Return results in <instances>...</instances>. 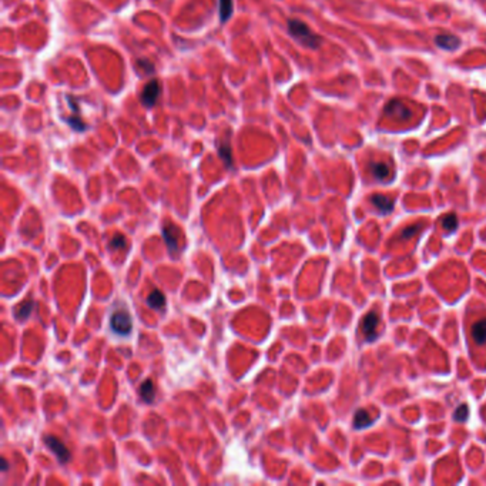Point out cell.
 <instances>
[{"label":"cell","mask_w":486,"mask_h":486,"mask_svg":"<svg viewBox=\"0 0 486 486\" xmlns=\"http://www.w3.org/2000/svg\"><path fill=\"white\" fill-rule=\"evenodd\" d=\"M288 33L291 35L293 39H295L299 44L308 49H317L321 44V37L315 35L304 21L298 19H291L288 20Z\"/></svg>","instance_id":"cell-1"},{"label":"cell","mask_w":486,"mask_h":486,"mask_svg":"<svg viewBox=\"0 0 486 486\" xmlns=\"http://www.w3.org/2000/svg\"><path fill=\"white\" fill-rule=\"evenodd\" d=\"M111 330L119 335H127L133 330V319L126 311H116L110 318Z\"/></svg>","instance_id":"cell-2"},{"label":"cell","mask_w":486,"mask_h":486,"mask_svg":"<svg viewBox=\"0 0 486 486\" xmlns=\"http://www.w3.org/2000/svg\"><path fill=\"white\" fill-rule=\"evenodd\" d=\"M380 317L375 312H368L361 321V332L368 341H374L378 334Z\"/></svg>","instance_id":"cell-3"},{"label":"cell","mask_w":486,"mask_h":486,"mask_svg":"<svg viewBox=\"0 0 486 486\" xmlns=\"http://www.w3.org/2000/svg\"><path fill=\"white\" fill-rule=\"evenodd\" d=\"M160 90H161V86H160V83L157 80H150L147 85L144 86V88L141 91V96H140V100H141L143 106H154L156 102L160 97Z\"/></svg>","instance_id":"cell-4"},{"label":"cell","mask_w":486,"mask_h":486,"mask_svg":"<svg viewBox=\"0 0 486 486\" xmlns=\"http://www.w3.org/2000/svg\"><path fill=\"white\" fill-rule=\"evenodd\" d=\"M44 444L47 445L49 449L57 456V459H59L60 464H64V462H67V461L70 459V452H69V449L64 446V444L59 439V438L49 435V436L44 438Z\"/></svg>","instance_id":"cell-5"},{"label":"cell","mask_w":486,"mask_h":486,"mask_svg":"<svg viewBox=\"0 0 486 486\" xmlns=\"http://www.w3.org/2000/svg\"><path fill=\"white\" fill-rule=\"evenodd\" d=\"M385 113L388 116H392V117H397V119H401V120L409 119L412 116V111L409 110V107L406 106L403 102H401V100L391 102L386 106V108H385Z\"/></svg>","instance_id":"cell-6"},{"label":"cell","mask_w":486,"mask_h":486,"mask_svg":"<svg viewBox=\"0 0 486 486\" xmlns=\"http://www.w3.org/2000/svg\"><path fill=\"white\" fill-rule=\"evenodd\" d=\"M470 335H472V341L482 347L486 344V317L479 318L472 324L470 328Z\"/></svg>","instance_id":"cell-7"},{"label":"cell","mask_w":486,"mask_h":486,"mask_svg":"<svg viewBox=\"0 0 486 486\" xmlns=\"http://www.w3.org/2000/svg\"><path fill=\"white\" fill-rule=\"evenodd\" d=\"M369 171H371L372 177L377 178V180H380V181L386 180V178L391 177V167L386 163H383V161H374V163H371Z\"/></svg>","instance_id":"cell-8"},{"label":"cell","mask_w":486,"mask_h":486,"mask_svg":"<svg viewBox=\"0 0 486 486\" xmlns=\"http://www.w3.org/2000/svg\"><path fill=\"white\" fill-rule=\"evenodd\" d=\"M371 203H372L374 207H377L381 212H385V214H388V212H391L394 210V201L389 197L382 195V194L372 195L371 197Z\"/></svg>","instance_id":"cell-9"},{"label":"cell","mask_w":486,"mask_h":486,"mask_svg":"<svg viewBox=\"0 0 486 486\" xmlns=\"http://www.w3.org/2000/svg\"><path fill=\"white\" fill-rule=\"evenodd\" d=\"M435 43L444 50H455V49L459 47L461 40L453 35H438L436 39H435Z\"/></svg>","instance_id":"cell-10"},{"label":"cell","mask_w":486,"mask_h":486,"mask_svg":"<svg viewBox=\"0 0 486 486\" xmlns=\"http://www.w3.org/2000/svg\"><path fill=\"white\" fill-rule=\"evenodd\" d=\"M163 235H164V240L167 241L169 247L171 250H175L178 247V235H180V231L177 227L174 226H169L163 230Z\"/></svg>","instance_id":"cell-11"},{"label":"cell","mask_w":486,"mask_h":486,"mask_svg":"<svg viewBox=\"0 0 486 486\" xmlns=\"http://www.w3.org/2000/svg\"><path fill=\"white\" fill-rule=\"evenodd\" d=\"M147 304L148 307H151L153 310L164 308V305H166V295H164L161 291L154 290V291L150 293V295L147 296Z\"/></svg>","instance_id":"cell-12"},{"label":"cell","mask_w":486,"mask_h":486,"mask_svg":"<svg viewBox=\"0 0 486 486\" xmlns=\"http://www.w3.org/2000/svg\"><path fill=\"white\" fill-rule=\"evenodd\" d=\"M234 10V0H220L218 3V13H220V20L221 23L227 21Z\"/></svg>","instance_id":"cell-13"},{"label":"cell","mask_w":486,"mask_h":486,"mask_svg":"<svg viewBox=\"0 0 486 486\" xmlns=\"http://www.w3.org/2000/svg\"><path fill=\"white\" fill-rule=\"evenodd\" d=\"M217 150H218V156L224 160V163L231 167L233 164V156H231V147H230V143L228 141H220L218 146H217Z\"/></svg>","instance_id":"cell-14"},{"label":"cell","mask_w":486,"mask_h":486,"mask_svg":"<svg viewBox=\"0 0 486 486\" xmlns=\"http://www.w3.org/2000/svg\"><path fill=\"white\" fill-rule=\"evenodd\" d=\"M140 395H141V398H143L146 402L154 401V397H156V388H154V385H153L151 381L147 380L141 383V386H140Z\"/></svg>","instance_id":"cell-15"},{"label":"cell","mask_w":486,"mask_h":486,"mask_svg":"<svg viewBox=\"0 0 486 486\" xmlns=\"http://www.w3.org/2000/svg\"><path fill=\"white\" fill-rule=\"evenodd\" d=\"M371 422H372L371 415H369L365 409H360V411L355 414V418H354V426H355V428H358V429L366 428Z\"/></svg>","instance_id":"cell-16"},{"label":"cell","mask_w":486,"mask_h":486,"mask_svg":"<svg viewBox=\"0 0 486 486\" xmlns=\"http://www.w3.org/2000/svg\"><path fill=\"white\" fill-rule=\"evenodd\" d=\"M442 226H444V228L446 231L453 233V231L458 228V217H456L453 212L445 215L444 218H442Z\"/></svg>","instance_id":"cell-17"},{"label":"cell","mask_w":486,"mask_h":486,"mask_svg":"<svg viewBox=\"0 0 486 486\" xmlns=\"http://www.w3.org/2000/svg\"><path fill=\"white\" fill-rule=\"evenodd\" d=\"M66 122H67V124L71 127L74 131H86L87 127H88L87 126V123H85V122L82 120L80 116H70Z\"/></svg>","instance_id":"cell-18"},{"label":"cell","mask_w":486,"mask_h":486,"mask_svg":"<svg viewBox=\"0 0 486 486\" xmlns=\"http://www.w3.org/2000/svg\"><path fill=\"white\" fill-rule=\"evenodd\" d=\"M468 417H469L468 405H461V406L455 411V414H453V418H455V421H458V422H465L466 419H468Z\"/></svg>","instance_id":"cell-19"},{"label":"cell","mask_w":486,"mask_h":486,"mask_svg":"<svg viewBox=\"0 0 486 486\" xmlns=\"http://www.w3.org/2000/svg\"><path fill=\"white\" fill-rule=\"evenodd\" d=\"M32 310H33V302H30V301H29V302H24V304H21L20 308H19V311H17V318H19V319L27 318L29 315H30Z\"/></svg>","instance_id":"cell-20"},{"label":"cell","mask_w":486,"mask_h":486,"mask_svg":"<svg viewBox=\"0 0 486 486\" xmlns=\"http://www.w3.org/2000/svg\"><path fill=\"white\" fill-rule=\"evenodd\" d=\"M422 227L421 226H409V227H406L403 231H402L401 234H399V240H405V238H411L412 235H415V234L418 233L419 230H421Z\"/></svg>","instance_id":"cell-21"},{"label":"cell","mask_w":486,"mask_h":486,"mask_svg":"<svg viewBox=\"0 0 486 486\" xmlns=\"http://www.w3.org/2000/svg\"><path fill=\"white\" fill-rule=\"evenodd\" d=\"M110 247H111V248H117V250L124 248V247H126V238H124L123 235H116V237L110 241Z\"/></svg>","instance_id":"cell-22"},{"label":"cell","mask_w":486,"mask_h":486,"mask_svg":"<svg viewBox=\"0 0 486 486\" xmlns=\"http://www.w3.org/2000/svg\"><path fill=\"white\" fill-rule=\"evenodd\" d=\"M67 102H69V104H70V108H71L74 113H77L79 108L76 106V100H74V97H73V96H69V97H67Z\"/></svg>","instance_id":"cell-23"}]
</instances>
